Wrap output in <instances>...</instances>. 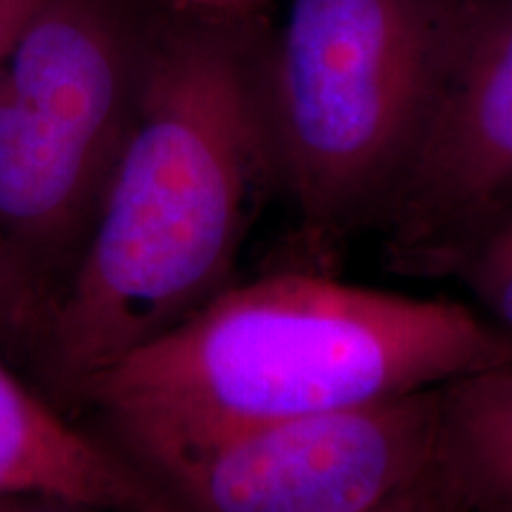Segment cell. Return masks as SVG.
<instances>
[{
  "label": "cell",
  "mask_w": 512,
  "mask_h": 512,
  "mask_svg": "<svg viewBox=\"0 0 512 512\" xmlns=\"http://www.w3.org/2000/svg\"><path fill=\"white\" fill-rule=\"evenodd\" d=\"M36 313V323L41 311L34 304V290H31V278L17 259L8 252V247L0 242V320L19 318L27 320Z\"/></svg>",
  "instance_id": "8fae6325"
},
{
  "label": "cell",
  "mask_w": 512,
  "mask_h": 512,
  "mask_svg": "<svg viewBox=\"0 0 512 512\" xmlns=\"http://www.w3.org/2000/svg\"><path fill=\"white\" fill-rule=\"evenodd\" d=\"M446 271L463 275L486 318L512 339V211L460 247Z\"/></svg>",
  "instance_id": "9c48e42d"
},
{
  "label": "cell",
  "mask_w": 512,
  "mask_h": 512,
  "mask_svg": "<svg viewBox=\"0 0 512 512\" xmlns=\"http://www.w3.org/2000/svg\"><path fill=\"white\" fill-rule=\"evenodd\" d=\"M477 0H287L259 98L275 181L316 245L380 216Z\"/></svg>",
  "instance_id": "3957f363"
},
{
  "label": "cell",
  "mask_w": 512,
  "mask_h": 512,
  "mask_svg": "<svg viewBox=\"0 0 512 512\" xmlns=\"http://www.w3.org/2000/svg\"><path fill=\"white\" fill-rule=\"evenodd\" d=\"M437 467L482 512H512V358L441 384Z\"/></svg>",
  "instance_id": "ba28073f"
},
{
  "label": "cell",
  "mask_w": 512,
  "mask_h": 512,
  "mask_svg": "<svg viewBox=\"0 0 512 512\" xmlns=\"http://www.w3.org/2000/svg\"><path fill=\"white\" fill-rule=\"evenodd\" d=\"M195 19L140 62L136 110L62 290L38 318L43 373L81 394L226 290L275 178L259 64Z\"/></svg>",
  "instance_id": "6da1fadb"
},
{
  "label": "cell",
  "mask_w": 512,
  "mask_h": 512,
  "mask_svg": "<svg viewBox=\"0 0 512 512\" xmlns=\"http://www.w3.org/2000/svg\"><path fill=\"white\" fill-rule=\"evenodd\" d=\"M439 389L254 427L140 472L169 512H368L437 463Z\"/></svg>",
  "instance_id": "5b68a950"
},
{
  "label": "cell",
  "mask_w": 512,
  "mask_h": 512,
  "mask_svg": "<svg viewBox=\"0 0 512 512\" xmlns=\"http://www.w3.org/2000/svg\"><path fill=\"white\" fill-rule=\"evenodd\" d=\"M43 3L46 0H0V69L29 19L41 10Z\"/></svg>",
  "instance_id": "7c38bea8"
},
{
  "label": "cell",
  "mask_w": 512,
  "mask_h": 512,
  "mask_svg": "<svg viewBox=\"0 0 512 512\" xmlns=\"http://www.w3.org/2000/svg\"><path fill=\"white\" fill-rule=\"evenodd\" d=\"M368 512H482L444 477L437 463L425 477Z\"/></svg>",
  "instance_id": "30bf717a"
},
{
  "label": "cell",
  "mask_w": 512,
  "mask_h": 512,
  "mask_svg": "<svg viewBox=\"0 0 512 512\" xmlns=\"http://www.w3.org/2000/svg\"><path fill=\"white\" fill-rule=\"evenodd\" d=\"M512 211V0H477L382 216L394 254L444 271Z\"/></svg>",
  "instance_id": "8992f818"
},
{
  "label": "cell",
  "mask_w": 512,
  "mask_h": 512,
  "mask_svg": "<svg viewBox=\"0 0 512 512\" xmlns=\"http://www.w3.org/2000/svg\"><path fill=\"white\" fill-rule=\"evenodd\" d=\"M0 496H53L114 512H169L131 460L69 425L3 366Z\"/></svg>",
  "instance_id": "52a82bcc"
},
{
  "label": "cell",
  "mask_w": 512,
  "mask_h": 512,
  "mask_svg": "<svg viewBox=\"0 0 512 512\" xmlns=\"http://www.w3.org/2000/svg\"><path fill=\"white\" fill-rule=\"evenodd\" d=\"M451 299L275 273L226 287L81 389L138 470L273 422L396 399L510 361Z\"/></svg>",
  "instance_id": "7a4b0ae2"
},
{
  "label": "cell",
  "mask_w": 512,
  "mask_h": 512,
  "mask_svg": "<svg viewBox=\"0 0 512 512\" xmlns=\"http://www.w3.org/2000/svg\"><path fill=\"white\" fill-rule=\"evenodd\" d=\"M171 8L204 22H233L252 12L261 0H166Z\"/></svg>",
  "instance_id": "4fadbf2b"
},
{
  "label": "cell",
  "mask_w": 512,
  "mask_h": 512,
  "mask_svg": "<svg viewBox=\"0 0 512 512\" xmlns=\"http://www.w3.org/2000/svg\"><path fill=\"white\" fill-rule=\"evenodd\" d=\"M0 512H114L53 496H0Z\"/></svg>",
  "instance_id": "5bb4252c"
},
{
  "label": "cell",
  "mask_w": 512,
  "mask_h": 512,
  "mask_svg": "<svg viewBox=\"0 0 512 512\" xmlns=\"http://www.w3.org/2000/svg\"><path fill=\"white\" fill-rule=\"evenodd\" d=\"M140 64L100 0H46L0 69V242L74 264L136 110Z\"/></svg>",
  "instance_id": "277c9868"
}]
</instances>
